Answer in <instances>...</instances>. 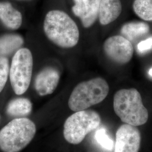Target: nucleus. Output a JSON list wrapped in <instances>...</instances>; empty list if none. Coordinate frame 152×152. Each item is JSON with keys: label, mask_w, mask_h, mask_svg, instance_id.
<instances>
[{"label": "nucleus", "mask_w": 152, "mask_h": 152, "mask_svg": "<svg viewBox=\"0 0 152 152\" xmlns=\"http://www.w3.org/2000/svg\"><path fill=\"white\" fill-rule=\"evenodd\" d=\"M44 32L55 45L62 48H72L78 44L80 31L75 22L64 11L48 12L44 23Z\"/></svg>", "instance_id": "1"}, {"label": "nucleus", "mask_w": 152, "mask_h": 152, "mask_svg": "<svg viewBox=\"0 0 152 152\" xmlns=\"http://www.w3.org/2000/svg\"><path fill=\"white\" fill-rule=\"evenodd\" d=\"M113 108L115 113L126 124L139 126L148 120V110L142 103L140 92L135 88L121 89L115 92Z\"/></svg>", "instance_id": "2"}, {"label": "nucleus", "mask_w": 152, "mask_h": 152, "mask_svg": "<svg viewBox=\"0 0 152 152\" xmlns=\"http://www.w3.org/2000/svg\"><path fill=\"white\" fill-rule=\"evenodd\" d=\"M36 132L34 123L27 118H16L0 130V149L19 152L32 140Z\"/></svg>", "instance_id": "3"}, {"label": "nucleus", "mask_w": 152, "mask_h": 152, "mask_svg": "<svg viewBox=\"0 0 152 152\" xmlns=\"http://www.w3.org/2000/svg\"><path fill=\"white\" fill-rule=\"evenodd\" d=\"M109 91L108 84L102 78L97 77L82 82L71 93L68 106L74 112L86 110L103 102L107 96Z\"/></svg>", "instance_id": "4"}, {"label": "nucleus", "mask_w": 152, "mask_h": 152, "mask_svg": "<svg viewBox=\"0 0 152 152\" xmlns=\"http://www.w3.org/2000/svg\"><path fill=\"white\" fill-rule=\"evenodd\" d=\"M101 123L98 113L92 110L76 112L65 121L64 125V136L72 144H78L85 136L96 130Z\"/></svg>", "instance_id": "5"}, {"label": "nucleus", "mask_w": 152, "mask_h": 152, "mask_svg": "<svg viewBox=\"0 0 152 152\" xmlns=\"http://www.w3.org/2000/svg\"><path fill=\"white\" fill-rule=\"evenodd\" d=\"M33 59L27 48L19 49L14 55L9 69V78L13 91L20 95L27 91L32 76Z\"/></svg>", "instance_id": "6"}, {"label": "nucleus", "mask_w": 152, "mask_h": 152, "mask_svg": "<svg viewBox=\"0 0 152 152\" xmlns=\"http://www.w3.org/2000/svg\"><path fill=\"white\" fill-rule=\"evenodd\" d=\"M103 50L110 60L119 64L129 63L134 54V48L130 41L120 35L107 38L104 43Z\"/></svg>", "instance_id": "7"}, {"label": "nucleus", "mask_w": 152, "mask_h": 152, "mask_svg": "<svg viewBox=\"0 0 152 152\" xmlns=\"http://www.w3.org/2000/svg\"><path fill=\"white\" fill-rule=\"evenodd\" d=\"M140 132L136 126L125 124L117 131L114 152H139Z\"/></svg>", "instance_id": "8"}, {"label": "nucleus", "mask_w": 152, "mask_h": 152, "mask_svg": "<svg viewBox=\"0 0 152 152\" xmlns=\"http://www.w3.org/2000/svg\"><path fill=\"white\" fill-rule=\"evenodd\" d=\"M60 73L56 68L48 66L38 73L36 77L34 87L41 96L50 95L55 90L60 80Z\"/></svg>", "instance_id": "9"}, {"label": "nucleus", "mask_w": 152, "mask_h": 152, "mask_svg": "<svg viewBox=\"0 0 152 152\" xmlns=\"http://www.w3.org/2000/svg\"><path fill=\"white\" fill-rule=\"evenodd\" d=\"M75 2L72 11L80 18L83 26L86 28L91 27L99 15L101 0H73Z\"/></svg>", "instance_id": "10"}, {"label": "nucleus", "mask_w": 152, "mask_h": 152, "mask_svg": "<svg viewBox=\"0 0 152 152\" xmlns=\"http://www.w3.org/2000/svg\"><path fill=\"white\" fill-rule=\"evenodd\" d=\"M121 11L120 0H101L98 15L100 23L105 26L114 22L119 17Z\"/></svg>", "instance_id": "11"}, {"label": "nucleus", "mask_w": 152, "mask_h": 152, "mask_svg": "<svg viewBox=\"0 0 152 152\" xmlns=\"http://www.w3.org/2000/svg\"><path fill=\"white\" fill-rule=\"evenodd\" d=\"M0 20L6 27L16 30L21 27L23 17L10 2H0Z\"/></svg>", "instance_id": "12"}, {"label": "nucleus", "mask_w": 152, "mask_h": 152, "mask_svg": "<svg viewBox=\"0 0 152 152\" xmlns=\"http://www.w3.org/2000/svg\"><path fill=\"white\" fill-rule=\"evenodd\" d=\"M32 110V104L31 102L25 98H15L10 100L7 104L6 112L8 115L22 118L30 114Z\"/></svg>", "instance_id": "13"}, {"label": "nucleus", "mask_w": 152, "mask_h": 152, "mask_svg": "<svg viewBox=\"0 0 152 152\" xmlns=\"http://www.w3.org/2000/svg\"><path fill=\"white\" fill-rule=\"evenodd\" d=\"M24 44V39L19 34H5L0 36V56L6 57L16 53Z\"/></svg>", "instance_id": "14"}, {"label": "nucleus", "mask_w": 152, "mask_h": 152, "mask_svg": "<svg viewBox=\"0 0 152 152\" xmlns=\"http://www.w3.org/2000/svg\"><path fill=\"white\" fill-rule=\"evenodd\" d=\"M149 30V25L144 22H129L122 27L121 33L122 36L130 41L147 34Z\"/></svg>", "instance_id": "15"}, {"label": "nucleus", "mask_w": 152, "mask_h": 152, "mask_svg": "<svg viewBox=\"0 0 152 152\" xmlns=\"http://www.w3.org/2000/svg\"><path fill=\"white\" fill-rule=\"evenodd\" d=\"M133 9L141 19L152 21V0H135Z\"/></svg>", "instance_id": "16"}, {"label": "nucleus", "mask_w": 152, "mask_h": 152, "mask_svg": "<svg viewBox=\"0 0 152 152\" xmlns=\"http://www.w3.org/2000/svg\"><path fill=\"white\" fill-rule=\"evenodd\" d=\"M95 139L98 144L103 149L110 151L114 147L113 141L109 136L107 131L104 129H100L96 131Z\"/></svg>", "instance_id": "17"}, {"label": "nucleus", "mask_w": 152, "mask_h": 152, "mask_svg": "<svg viewBox=\"0 0 152 152\" xmlns=\"http://www.w3.org/2000/svg\"><path fill=\"white\" fill-rule=\"evenodd\" d=\"M10 65L8 59L0 56V93L2 92L5 86L9 76Z\"/></svg>", "instance_id": "18"}, {"label": "nucleus", "mask_w": 152, "mask_h": 152, "mask_svg": "<svg viewBox=\"0 0 152 152\" xmlns=\"http://www.w3.org/2000/svg\"><path fill=\"white\" fill-rule=\"evenodd\" d=\"M152 49V37L142 41L137 45L138 51L143 53Z\"/></svg>", "instance_id": "19"}, {"label": "nucleus", "mask_w": 152, "mask_h": 152, "mask_svg": "<svg viewBox=\"0 0 152 152\" xmlns=\"http://www.w3.org/2000/svg\"><path fill=\"white\" fill-rule=\"evenodd\" d=\"M148 73H149V76L152 77V67L151 68V69H150V70L149 71Z\"/></svg>", "instance_id": "20"}, {"label": "nucleus", "mask_w": 152, "mask_h": 152, "mask_svg": "<svg viewBox=\"0 0 152 152\" xmlns=\"http://www.w3.org/2000/svg\"><path fill=\"white\" fill-rule=\"evenodd\" d=\"M0 119H1V117H0Z\"/></svg>", "instance_id": "21"}]
</instances>
